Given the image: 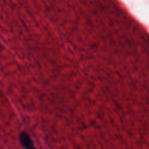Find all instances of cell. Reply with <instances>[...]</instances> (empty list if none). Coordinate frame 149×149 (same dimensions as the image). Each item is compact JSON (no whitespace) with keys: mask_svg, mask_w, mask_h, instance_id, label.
Here are the masks:
<instances>
[{"mask_svg":"<svg viewBox=\"0 0 149 149\" xmlns=\"http://www.w3.org/2000/svg\"><path fill=\"white\" fill-rule=\"evenodd\" d=\"M29 149H36V148H35L34 146H32V147H31V148H29Z\"/></svg>","mask_w":149,"mask_h":149,"instance_id":"7a4b0ae2","label":"cell"},{"mask_svg":"<svg viewBox=\"0 0 149 149\" xmlns=\"http://www.w3.org/2000/svg\"><path fill=\"white\" fill-rule=\"evenodd\" d=\"M20 138V142L21 145L26 149H29L31 147L34 146L32 139L26 132H21L20 134V138Z\"/></svg>","mask_w":149,"mask_h":149,"instance_id":"6da1fadb","label":"cell"}]
</instances>
